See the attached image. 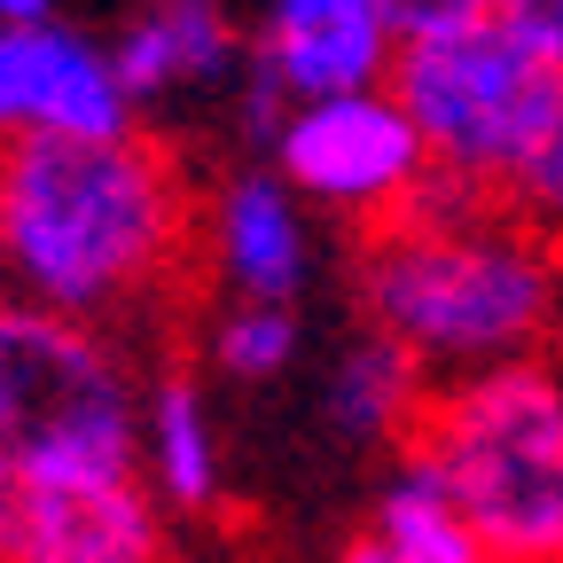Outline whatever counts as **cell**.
I'll return each instance as SVG.
<instances>
[{
	"label": "cell",
	"mask_w": 563,
	"mask_h": 563,
	"mask_svg": "<svg viewBox=\"0 0 563 563\" xmlns=\"http://www.w3.org/2000/svg\"><path fill=\"white\" fill-rule=\"evenodd\" d=\"M509 0H391V16L407 40H431V32H462V24H493Z\"/></svg>",
	"instance_id": "e0dca14e"
},
{
	"label": "cell",
	"mask_w": 563,
	"mask_h": 563,
	"mask_svg": "<svg viewBox=\"0 0 563 563\" xmlns=\"http://www.w3.org/2000/svg\"><path fill=\"white\" fill-rule=\"evenodd\" d=\"M563 70H548L501 16L493 24H462V32H431L407 40L391 95L407 102L422 150H431V173L462 196H501L525 133L540 125L548 95Z\"/></svg>",
	"instance_id": "5b68a950"
},
{
	"label": "cell",
	"mask_w": 563,
	"mask_h": 563,
	"mask_svg": "<svg viewBox=\"0 0 563 563\" xmlns=\"http://www.w3.org/2000/svg\"><path fill=\"white\" fill-rule=\"evenodd\" d=\"M368 329L407 344L439 384L540 361L563 344V251L493 196L431 180L352 258Z\"/></svg>",
	"instance_id": "7a4b0ae2"
},
{
	"label": "cell",
	"mask_w": 563,
	"mask_h": 563,
	"mask_svg": "<svg viewBox=\"0 0 563 563\" xmlns=\"http://www.w3.org/2000/svg\"><path fill=\"white\" fill-rule=\"evenodd\" d=\"M203 211L165 141H16L0 150V274L9 298L70 321H133L180 290Z\"/></svg>",
	"instance_id": "6da1fadb"
},
{
	"label": "cell",
	"mask_w": 563,
	"mask_h": 563,
	"mask_svg": "<svg viewBox=\"0 0 563 563\" xmlns=\"http://www.w3.org/2000/svg\"><path fill=\"white\" fill-rule=\"evenodd\" d=\"M203 274L220 298L298 306L313 282V203L274 165H243L203 203Z\"/></svg>",
	"instance_id": "30bf717a"
},
{
	"label": "cell",
	"mask_w": 563,
	"mask_h": 563,
	"mask_svg": "<svg viewBox=\"0 0 563 563\" xmlns=\"http://www.w3.org/2000/svg\"><path fill=\"white\" fill-rule=\"evenodd\" d=\"M141 399L150 376L118 329L0 298V454L141 470Z\"/></svg>",
	"instance_id": "277c9868"
},
{
	"label": "cell",
	"mask_w": 563,
	"mask_h": 563,
	"mask_svg": "<svg viewBox=\"0 0 563 563\" xmlns=\"http://www.w3.org/2000/svg\"><path fill=\"white\" fill-rule=\"evenodd\" d=\"M165 525L141 470L0 454V563H165Z\"/></svg>",
	"instance_id": "52a82bcc"
},
{
	"label": "cell",
	"mask_w": 563,
	"mask_h": 563,
	"mask_svg": "<svg viewBox=\"0 0 563 563\" xmlns=\"http://www.w3.org/2000/svg\"><path fill=\"white\" fill-rule=\"evenodd\" d=\"M274 173L290 180L313 211L329 220H352V228H384L431 188V150L407 118V102L391 87H361V95H313V102H290L266 141Z\"/></svg>",
	"instance_id": "8992f818"
},
{
	"label": "cell",
	"mask_w": 563,
	"mask_h": 563,
	"mask_svg": "<svg viewBox=\"0 0 563 563\" xmlns=\"http://www.w3.org/2000/svg\"><path fill=\"white\" fill-rule=\"evenodd\" d=\"M336 563H384V555H376V548H368V540H352V548H344V555H336Z\"/></svg>",
	"instance_id": "ffe728a7"
},
{
	"label": "cell",
	"mask_w": 563,
	"mask_h": 563,
	"mask_svg": "<svg viewBox=\"0 0 563 563\" xmlns=\"http://www.w3.org/2000/svg\"><path fill=\"white\" fill-rule=\"evenodd\" d=\"M133 102H188V95H220L243 87L251 70V32L235 24L228 0H133L118 40H110Z\"/></svg>",
	"instance_id": "8fae6325"
},
{
	"label": "cell",
	"mask_w": 563,
	"mask_h": 563,
	"mask_svg": "<svg viewBox=\"0 0 563 563\" xmlns=\"http://www.w3.org/2000/svg\"><path fill=\"white\" fill-rule=\"evenodd\" d=\"M407 454L446 477L493 563H563V352L439 384Z\"/></svg>",
	"instance_id": "3957f363"
},
{
	"label": "cell",
	"mask_w": 563,
	"mask_h": 563,
	"mask_svg": "<svg viewBox=\"0 0 563 563\" xmlns=\"http://www.w3.org/2000/svg\"><path fill=\"white\" fill-rule=\"evenodd\" d=\"M361 540L384 555V563H493L470 509L446 493V477L422 462V454H399L391 477L376 485V501H368V525Z\"/></svg>",
	"instance_id": "5bb4252c"
},
{
	"label": "cell",
	"mask_w": 563,
	"mask_h": 563,
	"mask_svg": "<svg viewBox=\"0 0 563 563\" xmlns=\"http://www.w3.org/2000/svg\"><path fill=\"white\" fill-rule=\"evenodd\" d=\"M493 203L517 211L532 235H548V243L563 251V79H555L540 125L525 133V150H517V165H509V180H501V196H493Z\"/></svg>",
	"instance_id": "2e32d148"
},
{
	"label": "cell",
	"mask_w": 563,
	"mask_h": 563,
	"mask_svg": "<svg viewBox=\"0 0 563 563\" xmlns=\"http://www.w3.org/2000/svg\"><path fill=\"white\" fill-rule=\"evenodd\" d=\"M431 391H439V376L422 368L407 344H391L384 329H361L321 376V415H329V431L344 446H361V454H376V446L407 454L422 415H431Z\"/></svg>",
	"instance_id": "4fadbf2b"
},
{
	"label": "cell",
	"mask_w": 563,
	"mask_h": 563,
	"mask_svg": "<svg viewBox=\"0 0 563 563\" xmlns=\"http://www.w3.org/2000/svg\"><path fill=\"white\" fill-rule=\"evenodd\" d=\"M501 24H509L548 70H563V0H509Z\"/></svg>",
	"instance_id": "ac0fdd59"
},
{
	"label": "cell",
	"mask_w": 563,
	"mask_h": 563,
	"mask_svg": "<svg viewBox=\"0 0 563 563\" xmlns=\"http://www.w3.org/2000/svg\"><path fill=\"white\" fill-rule=\"evenodd\" d=\"M399 47L407 32L391 0H258L251 24V70L290 102L391 87Z\"/></svg>",
	"instance_id": "9c48e42d"
},
{
	"label": "cell",
	"mask_w": 563,
	"mask_h": 563,
	"mask_svg": "<svg viewBox=\"0 0 563 563\" xmlns=\"http://www.w3.org/2000/svg\"><path fill=\"white\" fill-rule=\"evenodd\" d=\"M306 352V321L298 306H243V298H220L203 321V376L220 384H243V391H266L298 368Z\"/></svg>",
	"instance_id": "9a60e30c"
},
{
	"label": "cell",
	"mask_w": 563,
	"mask_h": 563,
	"mask_svg": "<svg viewBox=\"0 0 563 563\" xmlns=\"http://www.w3.org/2000/svg\"><path fill=\"white\" fill-rule=\"evenodd\" d=\"M110 133H141V102L110 40L63 16L0 24V150H16V141H110Z\"/></svg>",
	"instance_id": "ba28073f"
},
{
	"label": "cell",
	"mask_w": 563,
	"mask_h": 563,
	"mask_svg": "<svg viewBox=\"0 0 563 563\" xmlns=\"http://www.w3.org/2000/svg\"><path fill=\"white\" fill-rule=\"evenodd\" d=\"M0 290H9V274H0Z\"/></svg>",
	"instance_id": "44dd1931"
},
{
	"label": "cell",
	"mask_w": 563,
	"mask_h": 563,
	"mask_svg": "<svg viewBox=\"0 0 563 563\" xmlns=\"http://www.w3.org/2000/svg\"><path fill=\"white\" fill-rule=\"evenodd\" d=\"M16 16H55V0H0V24H16Z\"/></svg>",
	"instance_id": "d6986e66"
},
{
	"label": "cell",
	"mask_w": 563,
	"mask_h": 563,
	"mask_svg": "<svg viewBox=\"0 0 563 563\" xmlns=\"http://www.w3.org/2000/svg\"><path fill=\"white\" fill-rule=\"evenodd\" d=\"M141 477H150L165 517H211L228 501L220 407L203 391V368H188V361L150 368V399H141Z\"/></svg>",
	"instance_id": "7c38bea8"
}]
</instances>
